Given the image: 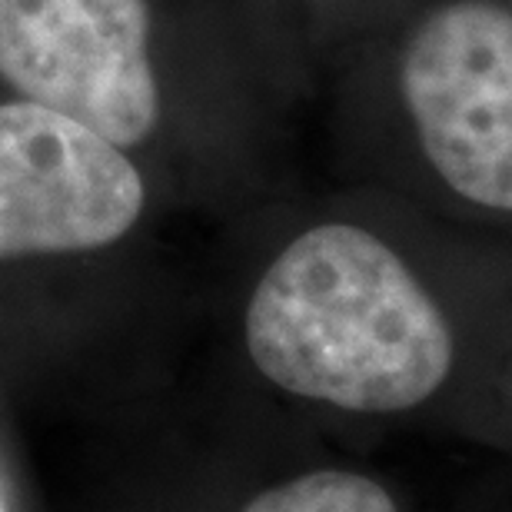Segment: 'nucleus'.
Masks as SVG:
<instances>
[{"label": "nucleus", "mask_w": 512, "mask_h": 512, "mask_svg": "<svg viewBox=\"0 0 512 512\" xmlns=\"http://www.w3.org/2000/svg\"><path fill=\"white\" fill-rule=\"evenodd\" d=\"M512 343V240L396 200L393 217H320L286 233L243 303L266 386L366 423L466 446Z\"/></svg>", "instance_id": "1"}, {"label": "nucleus", "mask_w": 512, "mask_h": 512, "mask_svg": "<svg viewBox=\"0 0 512 512\" xmlns=\"http://www.w3.org/2000/svg\"><path fill=\"white\" fill-rule=\"evenodd\" d=\"M370 80L396 200L512 240V0H403Z\"/></svg>", "instance_id": "2"}, {"label": "nucleus", "mask_w": 512, "mask_h": 512, "mask_svg": "<svg viewBox=\"0 0 512 512\" xmlns=\"http://www.w3.org/2000/svg\"><path fill=\"white\" fill-rule=\"evenodd\" d=\"M147 0H0V77L117 147L160 120Z\"/></svg>", "instance_id": "3"}, {"label": "nucleus", "mask_w": 512, "mask_h": 512, "mask_svg": "<svg viewBox=\"0 0 512 512\" xmlns=\"http://www.w3.org/2000/svg\"><path fill=\"white\" fill-rule=\"evenodd\" d=\"M143 180L117 143L34 100L0 107V260L117 243Z\"/></svg>", "instance_id": "4"}, {"label": "nucleus", "mask_w": 512, "mask_h": 512, "mask_svg": "<svg viewBox=\"0 0 512 512\" xmlns=\"http://www.w3.org/2000/svg\"><path fill=\"white\" fill-rule=\"evenodd\" d=\"M237 512H423L393 479L356 466H310L260 486Z\"/></svg>", "instance_id": "5"}, {"label": "nucleus", "mask_w": 512, "mask_h": 512, "mask_svg": "<svg viewBox=\"0 0 512 512\" xmlns=\"http://www.w3.org/2000/svg\"><path fill=\"white\" fill-rule=\"evenodd\" d=\"M466 446L489 456L493 463L512 473V343L483 406H479L473 426H469Z\"/></svg>", "instance_id": "6"}, {"label": "nucleus", "mask_w": 512, "mask_h": 512, "mask_svg": "<svg viewBox=\"0 0 512 512\" xmlns=\"http://www.w3.org/2000/svg\"><path fill=\"white\" fill-rule=\"evenodd\" d=\"M443 512H499L493 496H489L486 483H479L473 489H466V493H459L456 499H449V509Z\"/></svg>", "instance_id": "7"}]
</instances>
